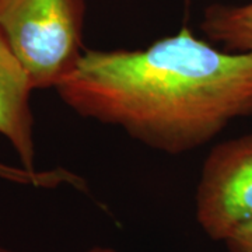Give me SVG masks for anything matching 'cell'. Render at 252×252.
<instances>
[{
  "instance_id": "obj_5",
  "label": "cell",
  "mask_w": 252,
  "mask_h": 252,
  "mask_svg": "<svg viewBox=\"0 0 252 252\" xmlns=\"http://www.w3.org/2000/svg\"><path fill=\"white\" fill-rule=\"evenodd\" d=\"M200 30L224 51L252 54V1L241 6L210 4L205 9Z\"/></svg>"
},
{
  "instance_id": "obj_1",
  "label": "cell",
  "mask_w": 252,
  "mask_h": 252,
  "mask_svg": "<svg viewBox=\"0 0 252 252\" xmlns=\"http://www.w3.org/2000/svg\"><path fill=\"white\" fill-rule=\"evenodd\" d=\"M55 89L80 117L187 153L252 117V54L216 49L184 27L144 49L84 51Z\"/></svg>"
},
{
  "instance_id": "obj_6",
  "label": "cell",
  "mask_w": 252,
  "mask_h": 252,
  "mask_svg": "<svg viewBox=\"0 0 252 252\" xmlns=\"http://www.w3.org/2000/svg\"><path fill=\"white\" fill-rule=\"evenodd\" d=\"M223 243L230 252H252V219L237 227Z\"/></svg>"
},
{
  "instance_id": "obj_3",
  "label": "cell",
  "mask_w": 252,
  "mask_h": 252,
  "mask_svg": "<svg viewBox=\"0 0 252 252\" xmlns=\"http://www.w3.org/2000/svg\"><path fill=\"white\" fill-rule=\"evenodd\" d=\"M252 219V135L216 144L196 188V220L215 241H224Z\"/></svg>"
},
{
  "instance_id": "obj_2",
  "label": "cell",
  "mask_w": 252,
  "mask_h": 252,
  "mask_svg": "<svg viewBox=\"0 0 252 252\" xmlns=\"http://www.w3.org/2000/svg\"><path fill=\"white\" fill-rule=\"evenodd\" d=\"M86 0H0V34L34 89L56 87L83 49Z\"/></svg>"
},
{
  "instance_id": "obj_7",
  "label": "cell",
  "mask_w": 252,
  "mask_h": 252,
  "mask_svg": "<svg viewBox=\"0 0 252 252\" xmlns=\"http://www.w3.org/2000/svg\"><path fill=\"white\" fill-rule=\"evenodd\" d=\"M84 252H118L117 250H114V248H108V247H93L90 250H87V251Z\"/></svg>"
},
{
  "instance_id": "obj_4",
  "label": "cell",
  "mask_w": 252,
  "mask_h": 252,
  "mask_svg": "<svg viewBox=\"0 0 252 252\" xmlns=\"http://www.w3.org/2000/svg\"><path fill=\"white\" fill-rule=\"evenodd\" d=\"M27 70L0 34V133L7 137L26 170H34V136Z\"/></svg>"
}]
</instances>
